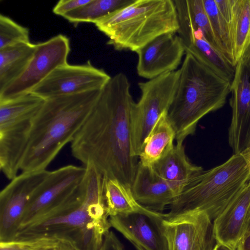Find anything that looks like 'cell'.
Returning <instances> with one entry per match:
<instances>
[{
	"label": "cell",
	"instance_id": "obj_1",
	"mask_svg": "<svg viewBox=\"0 0 250 250\" xmlns=\"http://www.w3.org/2000/svg\"><path fill=\"white\" fill-rule=\"evenodd\" d=\"M134 102L126 75L111 77L71 142L72 155L94 165L106 178L132 188L139 162L132 153L131 111Z\"/></svg>",
	"mask_w": 250,
	"mask_h": 250
},
{
	"label": "cell",
	"instance_id": "obj_2",
	"mask_svg": "<svg viewBox=\"0 0 250 250\" xmlns=\"http://www.w3.org/2000/svg\"><path fill=\"white\" fill-rule=\"evenodd\" d=\"M78 188L62 204L20 227L13 240L57 237L79 250H101L111 225L104 196L105 177L93 165L86 166Z\"/></svg>",
	"mask_w": 250,
	"mask_h": 250
},
{
	"label": "cell",
	"instance_id": "obj_3",
	"mask_svg": "<svg viewBox=\"0 0 250 250\" xmlns=\"http://www.w3.org/2000/svg\"><path fill=\"white\" fill-rule=\"evenodd\" d=\"M101 90L45 100L36 116L20 170H46L61 149L71 143L91 113Z\"/></svg>",
	"mask_w": 250,
	"mask_h": 250
},
{
	"label": "cell",
	"instance_id": "obj_4",
	"mask_svg": "<svg viewBox=\"0 0 250 250\" xmlns=\"http://www.w3.org/2000/svg\"><path fill=\"white\" fill-rule=\"evenodd\" d=\"M167 117L175 132L176 144L194 134L199 121L222 107L231 92V83L190 53H186Z\"/></svg>",
	"mask_w": 250,
	"mask_h": 250
},
{
	"label": "cell",
	"instance_id": "obj_5",
	"mask_svg": "<svg viewBox=\"0 0 250 250\" xmlns=\"http://www.w3.org/2000/svg\"><path fill=\"white\" fill-rule=\"evenodd\" d=\"M250 172L242 153L234 154L221 165L203 170L186 187L170 205L164 219L171 222L197 212L206 213L212 221L249 182Z\"/></svg>",
	"mask_w": 250,
	"mask_h": 250
},
{
	"label": "cell",
	"instance_id": "obj_6",
	"mask_svg": "<svg viewBox=\"0 0 250 250\" xmlns=\"http://www.w3.org/2000/svg\"><path fill=\"white\" fill-rule=\"evenodd\" d=\"M118 51L136 52L158 37L179 28L173 0H134L95 23Z\"/></svg>",
	"mask_w": 250,
	"mask_h": 250
},
{
	"label": "cell",
	"instance_id": "obj_7",
	"mask_svg": "<svg viewBox=\"0 0 250 250\" xmlns=\"http://www.w3.org/2000/svg\"><path fill=\"white\" fill-rule=\"evenodd\" d=\"M45 100L31 92L0 100V167L9 180L20 170L34 120Z\"/></svg>",
	"mask_w": 250,
	"mask_h": 250
},
{
	"label": "cell",
	"instance_id": "obj_8",
	"mask_svg": "<svg viewBox=\"0 0 250 250\" xmlns=\"http://www.w3.org/2000/svg\"><path fill=\"white\" fill-rule=\"evenodd\" d=\"M179 69L138 83L141 97L131 111L132 153L139 157L145 141L160 117L168 112L179 77Z\"/></svg>",
	"mask_w": 250,
	"mask_h": 250
},
{
	"label": "cell",
	"instance_id": "obj_9",
	"mask_svg": "<svg viewBox=\"0 0 250 250\" xmlns=\"http://www.w3.org/2000/svg\"><path fill=\"white\" fill-rule=\"evenodd\" d=\"M70 51L68 38L62 34L36 44L33 58L22 74L1 92L0 100L30 92L57 68L66 64Z\"/></svg>",
	"mask_w": 250,
	"mask_h": 250
},
{
	"label": "cell",
	"instance_id": "obj_10",
	"mask_svg": "<svg viewBox=\"0 0 250 250\" xmlns=\"http://www.w3.org/2000/svg\"><path fill=\"white\" fill-rule=\"evenodd\" d=\"M85 172V167L73 165L49 171L33 193L18 229L66 200L80 185Z\"/></svg>",
	"mask_w": 250,
	"mask_h": 250
},
{
	"label": "cell",
	"instance_id": "obj_11",
	"mask_svg": "<svg viewBox=\"0 0 250 250\" xmlns=\"http://www.w3.org/2000/svg\"><path fill=\"white\" fill-rule=\"evenodd\" d=\"M111 78L103 69L95 67L90 62L80 65L67 63L55 69L30 92L46 100L101 90Z\"/></svg>",
	"mask_w": 250,
	"mask_h": 250
},
{
	"label": "cell",
	"instance_id": "obj_12",
	"mask_svg": "<svg viewBox=\"0 0 250 250\" xmlns=\"http://www.w3.org/2000/svg\"><path fill=\"white\" fill-rule=\"evenodd\" d=\"M46 170L22 172L0 193V241L14 239L35 191L48 175Z\"/></svg>",
	"mask_w": 250,
	"mask_h": 250
},
{
	"label": "cell",
	"instance_id": "obj_13",
	"mask_svg": "<svg viewBox=\"0 0 250 250\" xmlns=\"http://www.w3.org/2000/svg\"><path fill=\"white\" fill-rule=\"evenodd\" d=\"M163 214L148 210L111 216L109 221L137 250H169Z\"/></svg>",
	"mask_w": 250,
	"mask_h": 250
},
{
	"label": "cell",
	"instance_id": "obj_14",
	"mask_svg": "<svg viewBox=\"0 0 250 250\" xmlns=\"http://www.w3.org/2000/svg\"><path fill=\"white\" fill-rule=\"evenodd\" d=\"M230 92L232 118L228 139L234 154H237L250 144V66L241 59L235 66Z\"/></svg>",
	"mask_w": 250,
	"mask_h": 250
},
{
	"label": "cell",
	"instance_id": "obj_15",
	"mask_svg": "<svg viewBox=\"0 0 250 250\" xmlns=\"http://www.w3.org/2000/svg\"><path fill=\"white\" fill-rule=\"evenodd\" d=\"M204 212H197L169 222L163 227L169 250H212L216 241L213 223Z\"/></svg>",
	"mask_w": 250,
	"mask_h": 250
},
{
	"label": "cell",
	"instance_id": "obj_16",
	"mask_svg": "<svg viewBox=\"0 0 250 250\" xmlns=\"http://www.w3.org/2000/svg\"><path fill=\"white\" fill-rule=\"evenodd\" d=\"M136 53L137 74L150 80L177 70L186 51L177 34L167 33L155 38Z\"/></svg>",
	"mask_w": 250,
	"mask_h": 250
},
{
	"label": "cell",
	"instance_id": "obj_17",
	"mask_svg": "<svg viewBox=\"0 0 250 250\" xmlns=\"http://www.w3.org/2000/svg\"><path fill=\"white\" fill-rule=\"evenodd\" d=\"M250 206V182L213 221L216 242L224 244L236 250L244 236Z\"/></svg>",
	"mask_w": 250,
	"mask_h": 250
},
{
	"label": "cell",
	"instance_id": "obj_18",
	"mask_svg": "<svg viewBox=\"0 0 250 250\" xmlns=\"http://www.w3.org/2000/svg\"><path fill=\"white\" fill-rule=\"evenodd\" d=\"M131 191L135 200L145 208L159 212L177 197L169 185L152 167L138 163Z\"/></svg>",
	"mask_w": 250,
	"mask_h": 250
},
{
	"label": "cell",
	"instance_id": "obj_19",
	"mask_svg": "<svg viewBox=\"0 0 250 250\" xmlns=\"http://www.w3.org/2000/svg\"><path fill=\"white\" fill-rule=\"evenodd\" d=\"M178 196L186 187L204 170L191 162L183 144H176L164 157L152 166Z\"/></svg>",
	"mask_w": 250,
	"mask_h": 250
},
{
	"label": "cell",
	"instance_id": "obj_20",
	"mask_svg": "<svg viewBox=\"0 0 250 250\" xmlns=\"http://www.w3.org/2000/svg\"><path fill=\"white\" fill-rule=\"evenodd\" d=\"M182 42L186 53L192 55L214 72L232 83L235 67L205 39L201 31L190 32Z\"/></svg>",
	"mask_w": 250,
	"mask_h": 250
},
{
	"label": "cell",
	"instance_id": "obj_21",
	"mask_svg": "<svg viewBox=\"0 0 250 250\" xmlns=\"http://www.w3.org/2000/svg\"><path fill=\"white\" fill-rule=\"evenodd\" d=\"M173 1L179 24L177 35L182 36L192 31L199 30L206 40L220 52L203 0H173Z\"/></svg>",
	"mask_w": 250,
	"mask_h": 250
},
{
	"label": "cell",
	"instance_id": "obj_22",
	"mask_svg": "<svg viewBox=\"0 0 250 250\" xmlns=\"http://www.w3.org/2000/svg\"><path fill=\"white\" fill-rule=\"evenodd\" d=\"M175 132L164 112L159 118L146 139L139 156V163L152 167L167 155L174 147Z\"/></svg>",
	"mask_w": 250,
	"mask_h": 250
},
{
	"label": "cell",
	"instance_id": "obj_23",
	"mask_svg": "<svg viewBox=\"0 0 250 250\" xmlns=\"http://www.w3.org/2000/svg\"><path fill=\"white\" fill-rule=\"evenodd\" d=\"M36 49V44L28 42L0 49V92L22 74Z\"/></svg>",
	"mask_w": 250,
	"mask_h": 250
},
{
	"label": "cell",
	"instance_id": "obj_24",
	"mask_svg": "<svg viewBox=\"0 0 250 250\" xmlns=\"http://www.w3.org/2000/svg\"><path fill=\"white\" fill-rule=\"evenodd\" d=\"M104 196L109 217L119 214L150 210L135 200L130 187L117 179L105 177Z\"/></svg>",
	"mask_w": 250,
	"mask_h": 250
},
{
	"label": "cell",
	"instance_id": "obj_25",
	"mask_svg": "<svg viewBox=\"0 0 250 250\" xmlns=\"http://www.w3.org/2000/svg\"><path fill=\"white\" fill-rule=\"evenodd\" d=\"M230 28L237 64L250 42V0H236Z\"/></svg>",
	"mask_w": 250,
	"mask_h": 250
},
{
	"label": "cell",
	"instance_id": "obj_26",
	"mask_svg": "<svg viewBox=\"0 0 250 250\" xmlns=\"http://www.w3.org/2000/svg\"><path fill=\"white\" fill-rule=\"evenodd\" d=\"M134 0H90L80 8L63 17L74 25L80 22L96 23L100 20L120 9Z\"/></svg>",
	"mask_w": 250,
	"mask_h": 250
},
{
	"label": "cell",
	"instance_id": "obj_27",
	"mask_svg": "<svg viewBox=\"0 0 250 250\" xmlns=\"http://www.w3.org/2000/svg\"><path fill=\"white\" fill-rule=\"evenodd\" d=\"M203 2L220 52L235 67L230 25L219 13L214 0H203Z\"/></svg>",
	"mask_w": 250,
	"mask_h": 250
},
{
	"label": "cell",
	"instance_id": "obj_28",
	"mask_svg": "<svg viewBox=\"0 0 250 250\" xmlns=\"http://www.w3.org/2000/svg\"><path fill=\"white\" fill-rule=\"evenodd\" d=\"M27 28L16 23L10 18L0 15V49L29 41Z\"/></svg>",
	"mask_w": 250,
	"mask_h": 250
},
{
	"label": "cell",
	"instance_id": "obj_29",
	"mask_svg": "<svg viewBox=\"0 0 250 250\" xmlns=\"http://www.w3.org/2000/svg\"><path fill=\"white\" fill-rule=\"evenodd\" d=\"M62 239L41 237L0 241V250H50L58 246Z\"/></svg>",
	"mask_w": 250,
	"mask_h": 250
},
{
	"label": "cell",
	"instance_id": "obj_30",
	"mask_svg": "<svg viewBox=\"0 0 250 250\" xmlns=\"http://www.w3.org/2000/svg\"><path fill=\"white\" fill-rule=\"evenodd\" d=\"M90 0H61L58 2L53 9V12L57 15L63 17L87 3Z\"/></svg>",
	"mask_w": 250,
	"mask_h": 250
},
{
	"label": "cell",
	"instance_id": "obj_31",
	"mask_svg": "<svg viewBox=\"0 0 250 250\" xmlns=\"http://www.w3.org/2000/svg\"><path fill=\"white\" fill-rule=\"evenodd\" d=\"M217 9L223 18L230 25L233 8L236 0H214Z\"/></svg>",
	"mask_w": 250,
	"mask_h": 250
},
{
	"label": "cell",
	"instance_id": "obj_32",
	"mask_svg": "<svg viewBox=\"0 0 250 250\" xmlns=\"http://www.w3.org/2000/svg\"><path fill=\"white\" fill-rule=\"evenodd\" d=\"M101 250H124L122 244L117 237L109 236L104 241Z\"/></svg>",
	"mask_w": 250,
	"mask_h": 250
},
{
	"label": "cell",
	"instance_id": "obj_33",
	"mask_svg": "<svg viewBox=\"0 0 250 250\" xmlns=\"http://www.w3.org/2000/svg\"><path fill=\"white\" fill-rule=\"evenodd\" d=\"M51 250H79L76 245L71 241L62 239L57 247Z\"/></svg>",
	"mask_w": 250,
	"mask_h": 250
},
{
	"label": "cell",
	"instance_id": "obj_34",
	"mask_svg": "<svg viewBox=\"0 0 250 250\" xmlns=\"http://www.w3.org/2000/svg\"><path fill=\"white\" fill-rule=\"evenodd\" d=\"M236 250H250V234L241 239Z\"/></svg>",
	"mask_w": 250,
	"mask_h": 250
},
{
	"label": "cell",
	"instance_id": "obj_35",
	"mask_svg": "<svg viewBox=\"0 0 250 250\" xmlns=\"http://www.w3.org/2000/svg\"><path fill=\"white\" fill-rule=\"evenodd\" d=\"M241 60L250 66V42L245 49Z\"/></svg>",
	"mask_w": 250,
	"mask_h": 250
},
{
	"label": "cell",
	"instance_id": "obj_36",
	"mask_svg": "<svg viewBox=\"0 0 250 250\" xmlns=\"http://www.w3.org/2000/svg\"><path fill=\"white\" fill-rule=\"evenodd\" d=\"M212 250H233L229 246L217 242V243L214 246Z\"/></svg>",
	"mask_w": 250,
	"mask_h": 250
},
{
	"label": "cell",
	"instance_id": "obj_37",
	"mask_svg": "<svg viewBox=\"0 0 250 250\" xmlns=\"http://www.w3.org/2000/svg\"><path fill=\"white\" fill-rule=\"evenodd\" d=\"M250 234V206L249 208V210L248 215L247 221L245 227L244 236L243 237Z\"/></svg>",
	"mask_w": 250,
	"mask_h": 250
},
{
	"label": "cell",
	"instance_id": "obj_38",
	"mask_svg": "<svg viewBox=\"0 0 250 250\" xmlns=\"http://www.w3.org/2000/svg\"><path fill=\"white\" fill-rule=\"evenodd\" d=\"M241 153L244 155L247 161L250 172V144L249 146ZM249 182H250V180Z\"/></svg>",
	"mask_w": 250,
	"mask_h": 250
}]
</instances>
